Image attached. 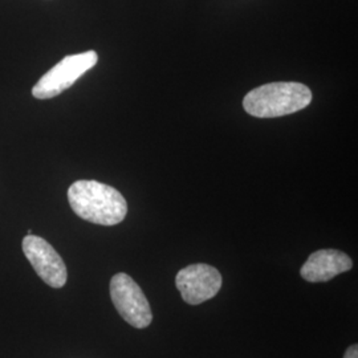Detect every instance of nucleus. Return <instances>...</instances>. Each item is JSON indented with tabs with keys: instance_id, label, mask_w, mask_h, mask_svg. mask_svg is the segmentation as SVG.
Masks as SVG:
<instances>
[{
	"instance_id": "obj_4",
	"label": "nucleus",
	"mask_w": 358,
	"mask_h": 358,
	"mask_svg": "<svg viewBox=\"0 0 358 358\" xmlns=\"http://www.w3.org/2000/svg\"><path fill=\"white\" fill-rule=\"evenodd\" d=\"M110 297L120 316L137 329L148 328L153 313L140 285L129 275L120 272L110 280Z\"/></svg>"
},
{
	"instance_id": "obj_8",
	"label": "nucleus",
	"mask_w": 358,
	"mask_h": 358,
	"mask_svg": "<svg viewBox=\"0 0 358 358\" xmlns=\"http://www.w3.org/2000/svg\"><path fill=\"white\" fill-rule=\"evenodd\" d=\"M344 358H358V346L356 345V344L349 346V348L346 349Z\"/></svg>"
},
{
	"instance_id": "obj_6",
	"label": "nucleus",
	"mask_w": 358,
	"mask_h": 358,
	"mask_svg": "<svg viewBox=\"0 0 358 358\" xmlns=\"http://www.w3.org/2000/svg\"><path fill=\"white\" fill-rule=\"evenodd\" d=\"M222 275L208 264H192L180 269L176 285L182 299L190 306H199L217 296L222 288Z\"/></svg>"
},
{
	"instance_id": "obj_3",
	"label": "nucleus",
	"mask_w": 358,
	"mask_h": 358,
	"mask_svg": "<svg viewBox=\"0 0 358 358\" xmlns=\"http://www.w3.org/2000/svg\"><path fill=\"white\" fill-rule=\"evenodd\" d=\"M99 62L96 51L84 52L65 56L64 59L43 75L35 87L32 96L38 100H50L64 90H69L80 77L87 73Z\"/></svg>"
},
{
	"instance_id": "obj_2",
	"label": "nucleus",
	"mask_w": 358,
	"mask_h": 358,
	"mask_svg": "<svg viewBox=\"0 0 358 358\" xmlns=\"http://www.w3.org/2000/svg\"><path fill=\"white\" fill-rule=\"evenodd\" d=\"M312 101L307 85L294 81L269 83L245 94L244 110L257 118H275L294 115L306 109Z\"/></svg>"
},
{
	"instance_id": "obj_1",
	"label": "nucleus",
	"mask_w": 358,
	"mask_h": 358,
	"mask_svg": "<svg viewBox=\"0 0 358 358\" xmlns=\"http://www.w3.org/2000/svg\"><path fill=\"white\" fill-rule=\"evenodd\" d=\"M68 201L77 217L101 226H115L128 214V203L115 187L97 180H76L68 189Z\"/></svg>"
},
{
	"instance_id": "obj_7",
	"label": "nucleus",
	"mask_w": 358,
	"mask_h": 358,
	"mask_svg": "<svg viewBox=\"0 0 358 358\" xmlns=\"http://www.w3.org/2000/svg\"><path fill=\"white\" fill-rule=\"evenodd\" d=\"M353 262L338 250H319L308 257L300 275L309 282H325L340 273L350 271Z\"/></svg>"
},
{
	"instance_id": "obj_5",
	"label": "nucleus",
	"mask_w": 358,
	"mask_h": 358,
	"mask_svg": "<svg viewBox=\"0 0 358 358\" xmlns=\"http://www.w3.org/2000/svg\"><path fill=\"white\" fill-rule=\"evenodd\" d=\"M23 252L38 278L52 288H63L68 272L63 257L45 239L36 235H27L23 239Z\"/></svg>"
}]
</instances>
